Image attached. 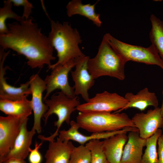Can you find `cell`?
Here are the masks:
<instances>
[{"instance_id": "83f0119b", "label": "cell", "mask_w": 163, "mask_h": 163, "mask_svg": "<svg viewBox=\"0 0 163 163\" xmlns=\"http://www.w3.org/2000/svg\"><path fill=\"white\" fill-rule=\"evenodd\" d=\"M42 144V142L38 143L36 142L34 149H30V153L28 156V160L30 163H41L42 157L39 149Z\"/></svg>"}, {"instance_id": "4fadbf2b", "label": "cell", "mask_w": 163, "mask_h": 163, "mask_svg": "<svg viewBox=\"0 0 163 163\" xmlns=\"http://www.w3.org/2000/svg\"><path fill=\"white\" fill-rule=\"evenodd\" d=\"M9 53V51L5 52L3 49L0 50V99L18 100L31 94L29 82L28 81L21 84L18 87L11 86L7 82L4 76L9 67H4V64Z\"/></svg>"}, {"instance_id": "8fae6325", "label": "cell", "mask_w": 163, "mask_h": 163, "mask_svg": "<svg viewBox=\"0 0 163 163\" xmlns=\"http://www.w3.org/2000/svg\"><path fill=\"white\" fill-rule=\"evenodd\" d=\"M32 96L31 100L34 114V124L32 128L38 133L42 131L41 118L47 111L48 108L43 101V93L46 90V84L38 74L32 75L29 80Z\"/></svg>"}, {"instance_id": "f1b7e54d", "label": "cell", "mask_w": 163, "mask_h": 163, "mask_svg": "<svg viewBox=\"0 0 163 163\" xmlns=\"http://www.w3.org/2000/svg\"><path fill=\"white\" fill-rule=\"evenodd\" d=\"M158 163H163V134L159 138L158 141Z\"/></svg>"}, {"instance_id": "9c48e42d", "label": "cell", "mask_w": 163, "mask_h": 163, "mask_svg": "<svg viewBox=\"0 0 163 163\" xmlns=\"http://www.w3.org/2000/svg\"><path fill=\"white\" fill-rule=\"evenodd\" d=\"M89 58V56H85L75 59V69L70 72L75 83L73 87L75 95H81L86 102L90 99L88 91L93 86L95 82V79L88 69Z\"/></svg>"}, {"instance_id": "d4e9b609", "label": "cell", "mask_w": 163, "mask_h": 163, "mask_svg": "<svg viewBox=\"0 0 163 163\" xmlns=\"http://www.w3.org/2000/svg\"><path fill=\"white\" fill-rule=\"evenodd\" d=\"M103 141L93 139L85 144L91 152V163H109L103 149Z\"/></svg>"}, {"instance_id": "d6986e66", "label": "cell", "mask_w": 163, "mask_h": 163, "mask_svg": "<svg viewBox=\"0 0 163 163\" xmlns=\"http://www.w3.org/2000/svg\"><path fill=\"white\" fill-rule=\"evenodd\" d=\"M127 133L117 134L103 141V148L109 163H120L128 139Z\"/></svg>"}, {"instance_id": "5bb4252c", "label": "cell", "mask_w": 163, "mask_h": 163, "mask_svg": "<svg viewBox=\"0 0 163 163\" xmlns=\"http://www.w3.org/2000/svg\"><path fill=\"white\" fill-rule=\"evenodd\" d=\"M70 124V127L68 130H59V138L63 141L72 140L83 145L92 140L104 139L120 133H127L135 129L134 127H127L117 131L92 133L89 136H85L78 131L80 128L76 122L72 120Z\"/></svg>"}, {"instance_id": "603a6c76", "label": "cell", "mask_w": 163, "mask_h": 163, "mask_svg": "<svg viewBox=\"0 0 163 163\" xmlns=\"http://www.w3.org/2000/svg\"><path fill=\"white\" fill-rule=\"evenodd\" d=\"M162 132V129H158L153 136L146 139V148L141 163H158L157 146Z\"/></svg>"}, {"instance_id": "2e32d148", "label": "cell", "mask_w": 163, "mask_h": 163, "mask_svg": "<svg viewBox=\"0 0 163 163\" xmlns=\"http://www.w3.org/2000/svg\"><path fill=\"white\" fill-rule=\"evenodd\" d=\"M127 136L120 163H141L146 139L140 137L139 131H130Z\"/></svg>"}, {"instance_id": "7c38bea8", "label": "cell", "mask_w": 163, "mask_h": 163, "mask_svg": "<svg viewBox=\"0 0 163 163\" xmlns=\"http://www.w3.org/2000/svg\"><path fill=\"white\" fill-rule=\"evenodd\" d=\"M141 138L147 139L153 136L157 130L162 128L163 117L160 107L150 109L146 113L135 114L131 118Z\"/></svg>"}, {"instance_id": "6da1fadb", "label": "cell", "mask_w": 163, "mask_h": 163, "mask_svg": "<svg viewBox=\"0 0 163 163\" xmlns=\"http://www.w3.org/2000/svg\"><path fill=\"white\" fill-rule=\"evenodd\" d=\"M7 26V33L0 34L1 47L11 49L24 56L28 65L32 69L52 65L51 61L56 59L53 55L54 48L48 37L42 33L32 18L8 23Z\"/></svg>"}, {"instance_id": "5b68a950", "label": "cell", "mask_w": 163, "mask_h": 163, "mask_svg": "<svg viewBox=\"0 0 163 163\" xmlns=\"http://www.w3.org/2000/svg\"><path fill=\"white\" fill-rule=\"evenodd\" d=\"M44 101L48 108L43 116L45 123H46L49 117L55 114L58 118L57 120L54 123L57 129L49 137H46L40 135L38 138L43 141L52 142L55 141V137L59 135V130L62 123L65 122L68 124H70L71 114L76 110L80 104L77 96L73 98H69L61 91L53 94L50 99H47Z\"/></svg>"}, {"instance_id": "4316f807", "label": "cell", "mask_w": 163, "mask_h": 163, "mask_svg": "<svg viewBox=\"0 0 163 163\" xmlns=\"http://www.w3.org/2000/svg\"><path fill=\"white\" fill-rule=\"evenodd\" d=\"M13 5L18 7H23L24 10L22 17L25 19L30 17L32 13V9L33 8L32 4L27 0H10Z\"/></svg>"}, {"instance_id": "52a82bcc", "label": "cell", "mask_w": 163, "mask_h": 163, "mask_svg": "<svg viewBox=\"0 0 163 163\" xmlns=\"http://www.w3.org/2000/svg\"><path fill=\"white\" fill-rule=\"evenodd\" d=\"M124 97L116 93L107 91L97 94L86 103L80 104L76 110L80 112H116L128 103Z\"/></svg>"}, {"instance_id": "277c9868", "label": "cell", "mask_w": 163, "mask_h": 163, "mask_svg": "<svg viewBox=\"0 0 163 163\" xmlns=\"http://www.w3.org/2000/svg\"><path fill=\"white\" fill-rule=\"evenodd\" d=\"M76 120L80 128L92 133L135 127L131 119L124 113L79 112Z\"/></svg>"}, {"instance_id": "8992f818", "label": "cell", "mask_w": 163, "mask_h": 163, "mask_svg": "<svg viewBox=\"0 0 163 163\" xmlns=\"http://www.w3.org/2000/svg\"><path fill=\"white\" fill-rule=\"evenodd\" d=\"M104 36L112 48L126 63L132 61L147 65H156L163 69V61L153 45L145 48L124 43L109 33Z\"/></svg>"}, {"instance_id": "f546056e", "label": "cell", "mask_w": 163, "mask_h": 163, "mask_svg": "<svg viewBox=\"0 0 163 163\" xmlns=\"http://www.w3.org/2000/svg\"><path fill=\"white\" fill-rule=\"evenodd\" d=\"M2 163H27L24 160L12 158L4 160Z\"/></svg>"}, {"instance_id": "1f68e13d", "label": "cell", "mask_w": 163, "mask_h": 163, "mask_svg": "<svg viewBox=\"0 0 163 163\" xmlns=\"http://www.w3.org/2000/svg\"><path fill=\"white\" fill-rule=\"evenodd\" d=\"M162 130H163V126H162Z\"/></svg>"}, {"instance_id": "ffe728a7", "label": "cell", "mask_w": 163, "mask_h": 163, "mask_svg": "<svg viewBox=\"0 0 163 163\" xmlns=\"http://www.w3.org/2000/svg\"><path fill=\"white\" fill-rule=\"evenodd\" d=\"M27 97L17 101L0 99V110L8 115L12 116L23 120L32 113V108L31 101Z\"/></svg>"}, {"instance_id": "3957f363", "label": "cell", "mask_w": 163, "mask_h": 163, "mask_svg": "<svg viewBox=\"0 0 163 163\" xmlns=\"http://www.w3.org/2000/svg\"><path fill=\"white\" fill-rule=\"evenodd\" d=\"M126 63L104 36L96 55L88 60V69L94 79L107 76L123 80L125 78Z\"/></svg>"}, {"instance_id": "ac0fdd59", "label": "cell", "mask_w": 163, "mask_h": 163, "mask_svg": "<svg viewBox=\"0 0 163 163\" xmlns=\"http://www.w3.org/2000/svg\"><path fill=\"white\" fill-rule=\"evenodd\" d=\"M124 97L128 101V103L122 109L114 113H120L131 108H136L142 111L149 106L158 107V101L155 93L150 92L147 88L140 90L136 94L131 92L127 93Z\"/></svg>"}, {"instance_id": "4dcf8cb0", "label": "cell", "mask_w": 163, "mask_h": 163, "mask_svg": "<svg viewBox=\"0 0 163 163\" xmlns=\"http://www.w3.org/2000/svg\"><path fill=\"white\" fill-rule=\"evenodd\" d=\"M161 111V113L162 117H163V99L162 102V104L160 107Z\"/></svg>"}, {"instance_id": "ba28073f", "label": "cell", "mask_w": 163, "mask_h": 163, "mask_svg": "<svg viewBox=\"0 0 163 163\" xmlns=\"http://www.w3.org/2000/svg\"><path fill=\"white\" fill-rule=\"evenodd\" d=\"M74 59L62 66L54 67L50 75L46 76L44 80L46 84V94L43 98L44 101L54 90L58 89L69 98L76 97L73 86H71L68 80V75L75 66Z\"/></svg>"}, {"instance_id": "44dd1931", "label": "cell", "mask_w": 163, "mask_h": 163, "mask_svg": "<svg viewBox=\"0 0 163 163\" xmlns=\"http://www.w3.org/2000/svg\"><path fill=\"white\" fill-rule=\"evenodd\" d=\"M98 2L93 5L83 4L81 0H72L66 6L67 15L69 17L76 14L84 16L91 21L97 26L100 27L102 24L100 19V14L96 13L95 11V5Z\"/></svg>"}, {"instance_id": "e0dca14e", "label": "cell", "mask_w": 163, "mask_h": 163, "mask_svg": "<svg viewBox=\"0 0 163 163\" xmlns=\"http://www.w3.org/2000/svg\"><path fill=\"white\" fill-rule=\"evenodd\" d=\"M74 147L71 142L63 141L57 137L56 141L49 142L45 163H69Z\"/></svg>"}, {"instance_id": "7a4b0ae2", "label": "cell", "mask_w": 163, "mask_h": 163, "mask_svg": "<svg viewBox=\"0 0 163 163\" xmlns=\"http://www.w3.org/2000/svg\"><path fill=\"white\" fill-rule=\"evenodd\" d=\"M50 24L51 30L48 37L52 46L56 51L58 60L48 67L49 69L85 56L79 46L82 40L76 29L73 28L67 21L61 23L51 20Z\"/></svg>"}, {"instance_id": "7402d4cb", "label": "cell", "mask_w": 163, "mask_h": 163, "mask_svg": "<svg viewBox=\"0 0 163 163\" xmlns=\"http://www.w3.org/2000/svg\"><path fill=\"white\" fill-rule=\"evenodd\" d=\"M150 20L152 24L150 40L163 61V21L153 14Z\"/></svg>"}, {"instance_id": "30bf717a", "label": "cell", "mask_w": 163, "mask_h": 163, "mask_svg": "<svg viewBox=\"0 0 163 163\" xmlns=\"http://www.w3.org/2000/svg\"><path fill=\"white\" fill-rule=\"evenodd\" d=\"M23 120L10 115L0 116V163L12 148Z\"/></svg>"}, {"instance_id": "9a60e30c", "label": "cell", "mask_w": 163, "mask_h": 163, "mask_svg": "<svg viewBox=\"0 0 163 163\" xmlns=\"http://www.w3.org/2000/svg\"><path fill=\"white\" fill-rule=\"evenodd\" d=\"M28 118L22 120L20 132L12 148L4 158L3 161L12 158L24 160L29 155L30 147L36 131L32 128L30 131H28Z\"/></svg>"}, {"instance_id": "484cf974", "label": "cell", "mask_w": 163, "mask_h": 163, "mask_svg": "<svg viewBox=\"0 0 163 163\" xmlns=\"http://www.w3.org/2000/svg\"><path fill=\"white\" fill-rule=\"evenodd\" d=\"M91 155L85 145L75 147L72 152L69 163H91Z\"/></svg>"}, {"instance_id": "cb8c5ba5", "label": "cell", "mask_w": 163, "mask_h": 163, "mask_svg": "<svg viewBox=\"0 0 163 163\" xmlns=\"http://www.w3.org/2000/svg\"><path fill=\"white\" fill-rule=\"evenodd\" d=\"M13 5L10 0H5L3 6L0 9V34H6L8 28L6 24V21L8 18H12L18 22H21L25 19L14 12L12 9Z\"/></svg>"}]
</instances>
